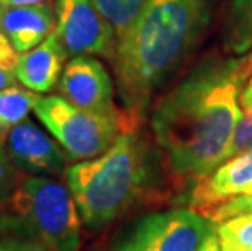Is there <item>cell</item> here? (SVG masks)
I'll return each instance as SVG.
<instances>
[{"instance_id": "18", "label": "cell", "mask_w": 252, "mask_h": 251, "mask_svg": "<svg viewBox=\"0 0 252 251\" xmlns=\"http://www.w3.org/2000/svg\"><path fill=\"white\" fill-rule=\"evenodd\" d=\"M18 175L20 173L15 172V167L3 145V141L0 139V214L5 211L10 197H12Z\"/></svg>"}, {"instance_id": "10", "label": "cell", "mask_w": 252, "mask_h": 251, "mask_svg": "<svg viewBox=\"0 0 252 251\" xmlns=\"http://www.w3.org/2000/svg\"><path fill=\"white\" fill-rule=\"evenodd\" d=\"M244 196H252V148L223 162L210 176L197 181L192 206L208 217L220 206Z\"/></svg>"}, {"instance_id": "21", "label": "cell", "mask_w": 252, "mask_h": 251, "mask_svg": "<svg viewBox=\"0 0 252 251\" xmlns=\"http://www.w3.org/2000/svg\"><path fill=\"white\" fill-rule=\"evenodd\" d=\"M0 251H52L37 240L0 233Z\"/></svg>"}, {"instance_id": "22", "label": "cell", "mask_w": 252, "mask_h": 251, "mask_svg": "<svg viewBox=\"0 0 252 251\" xmlns=\"http://www.w3.org/2000/svg\"><path fill=\"white\" fill-rule=\"evenodd\" d=\"M51 0H0V5H7V7H15V5H34V3H44Z\"/></svg>"}, {"instance_id": "17", "label": "cell", "mask_w": 252, "mask_h": 251, "mask_svg": "<svg viewBox=\"0 0 252 251\" xmlns=\"http://www.w3.org/2000/svg\"><path fill=\"white\" fill-rule=\"evenodd\" d=\"M251 148H252V100L241 105V116L238 124H236L231 142L228 145L224 162L236 157V155L251 150Z\"/></svg>"}, {"instance_id": "20", "label": "cell", "mask_w": 252, "mask_h": 251, "mask_svg": "<svg viewBox=\"0 0 252 251\" xmlns=\"http://www.w3.org/2000/svg\"><path fill=\"white\" fill-rule=\"evenodd\" d=\"M241 214H252V196L236 197L233 201H228L226 204L220 206L213 211L207 218L213 223H221L228 218L241 215Z\"/></svg>"}, {"instance_id": "13", "label": "cell", "mask_w": 252, "mask_h": 251, "mask_svg": "<svg viewBox=\"0 0 252 251\" xmlns=\"http://www.w3.org/2000/svg\"><path fill=\"white\" fill-rule=\"evenodd\" d=\"M39 98V93L20 87L17 83L0 90V139L2 141L15 126L28 119L30 111H34Z\"/></svg>"}, {"instance_id": "3", "label": "cell", "mask_w": 252, "mask_h": 251, "mask_svg": "<svg viewBox=\"0 0 252 251\" xmlns=\"http://www.w3.org/2000/svg\"><path fill=\"white\" fill-rule=\"evenodd\" d=\"M135 127L122 131L99 157L67 168L65 178L85 225L99 230L130 207L147 181V162Z\"/></svg>"}, {"instance_id": "16", "label": "cell", "mask_w": 252, "mask_h": 251, "mask_svg": "<svg viewBox=\"0 0 252 251\" xmlns=\"http://www.w3.org/2000/svg\"><path fill=\"white\" fill-rule=\"evenodd\" d=\"M220 242L231 243L241 250L252 251V214H241L217 225Z\"/></svg>"}, {"instance_id": "5", "label": "cell", "mask_w": 252, "mask_h": 251, "mask_svg": "<svg viewBox=\"0 0 252 251\" xmlns=\"http://www.w3.org/2000/svg\"><path fill=\"white\" fill-rule=\"evenodd\" d=\"M34 114L46 129L57 139L72 160L99 157L116 142L122 131L135 127L132 114H101L68 103L61 95L41 97Z\"/></svg>"}, {"instance_id": "15", "label": "cell", "mask_w": 252, "mask_h": 251, "mask_svg": "<svg viewBox=\"0 0 252 251\" xmlns=\"http://www.w3.org/2000/svg\"><path fill=\"white\" fill-rule=\"evenodd\" d=\"M93 2L116 31L119 42L135 25L148 0H93Z\"/></svg>"}, {"instance_id": "25", "label": "cell", "mask_w": 252, "mask_h": 251, "mask_svg": "<svg viewBox=\"0 0 252 251\" xmlns=\"http://www.w3.org/2000/svg\"><path fill=\"white\" fill-rule=\"evenodd\" d=\"M220 247H221V251H246V250H241V248L234 247L231 243H226V242H220Z\"/></svg>"}, {"instance_id": "8", "label": "cell", "mask_w": 252, "mask_h": 251, "mask_svg": "<svg viewBox=\"0 0 252 251\" xmlns=\"http://www.w3.org/2000/svg\"><path fill=\"white\" fill-rule=\"evenodd\" d=\"M59 95L82 109L121 114L114 105V88L106 67L93 56H75L59 80Z\"/></svg>"}, {"instance_id": "23", "label": "cell", "mask_w": 252, "mask_h": 251, "mask_svg": "<svg viewBox=\"0 0 252 251\" xmlns=\"http://www.w3.org/2000/svg\"><path fill=\"white\" fill-rule=\"evenodd\" d=\"M200 251H221V247H220V238L218 235H212L210 238L207 240V243L203 245V248Z\"/></svg>"}, {"instance_id": "6", "label": "cell", "mask_w": 252, "mask_h": 251, "mask_svg": "<svg viewBox=\"0 0 252 251\" xmlns=\"http://www.w3.org/2000/svg\"><path fill=\"white\" fill-rule=\"evenodd\" d=\"M217 228L202 214L171 209L147 214L122 230L112 251H200Z\"/></svg>"}, {"instance_id": "12", "label": "cell", "mask_w": 252, "mask_h": 251, "mask_svg": "<svg viewBox=\"0 0 252 251\" xmlns=\"http://www.w3.org/2000/svg\"><path fill=\"white\" fill-rule=\"evenodd\" d=\"M68 52L54 31L51 36L18 57L17 80L34 93H47L59 83Z\"/></svg>"}, {"instance_id": "1", "label": "cell", "mask_w": 252, "mask_h": 251, "mask_svg": "<svg viewBox=\"0 0 252 251\" xmlns=\"http://www.w3.org/2000/svg\"><path fill=\"white\" fill-rule=\"evenodd\" d=\"M251 75L252 52L212 57L158 100L152 131L174 176L200 181L224 162Z\"/></svg>"}, {"instance_id": "11", "label": "cell", "mask_w": 252, "mask_h": 251, "mask_svg": "<svg viewBox=\"0 0 252 251\" xmlns=\"http://www.w3.org/2000/svg\"><path fill=\"white\" fill-rule=\"evenodd\" d=\"M56 30V8L51 2L34 5H0V33L18 54L39 46Z\"/></svg>"}, {"instance_id": "24", "label": "cell", "mask_w": 252, "mask_h": 251, "mask_svg": "<svg viewBox=\"0 0 252 251\" xmlns=\"http://www.w3.org/2000/svg\"><path fill=\"white\" fill-rule=\"evenodd\" d=\"M249 100H252V75L248 80V83H246V87L243 90V95H241V105L246 103V101H249Z\"/></svg>"}, {"instance_id": "7", "label": "cell", "mask_w": 252, "mask_h": 251, "mask_svg": "<svg viewBox=\"0 0 252 251\" xmlns=\"http://www.w3.org/2000/svg\"><path fill=\"white\" fill-rule=\"evenodd\" d=\"M56 33L68 56L114 59L117 36L93 0H57Z\"/></svg>"}, {"instance_id": "9", "label": "cell", "mask_w": 252, "mask_h": 251, "mask_svg": "<svg viewBox=\"0 0 252 251\" xmlns=\"http://www.w3.org/2000/svg\"><path fill=\"white\" fill-rule=\"evenodd\" d=\"M5 148L13 167L25 175L59 176L67 172L68 155L33 121L25 119L5 137Z\"/></svg>"}, {"instance_id": "2", "label": "cell", "mask_w": 252, "mask_h": 251, "mask_svg": "<svg viewBox=\"0 0 252 251\" xmlns=\"http://www.w3.org/2000/svg\"><path fill=\"white\" fill-rule=\"evenodd\" d=\"M212 15V0H148L117 42L114 69L121 97L135 117L190 54Z\"/></svg>"}, {"instance_id": "4", "label": "cell", "mask_w": 252, "mask_h": 251, "mask_svg": "<svg viewBox=\"0 0 252 251\" xmlns=\"http://www.w3.org/2000/svg\"><path fill=\"white\" fill-rule=\"evenodd\" d=\"M82 217L70 189L47 176L20 173L0 233L37 240L52 251H78Z\"/></svg>"}, {"instance_id": "19", "label": "cell", "mask_w": 252, "mask_h": 251, "mask_svg": "<svg viewBox=\"0 0 252 251\" xmlns=\"http://www.w3.org/2000/svg\"><path fill=\"white\" fill-rule=\"evenodd\" d=\"M20 54L0 33V90L17 83V64Z\"/></svg>"}, {"instance_id": "14", "label": "cell", "mask_w": 252, "mask_h": 251, "mask_svg": "<svg viewBox=\"0 0 252 251\" xmlns=\"http://www.w3.org/2000/svg\"><path fill=\"white\" fill-rule=\"evenodd\" d=\"M228 46L234 54H248L252 47V0H231L228 15Z\"/></svg>"}]
</instances>
